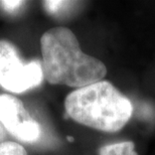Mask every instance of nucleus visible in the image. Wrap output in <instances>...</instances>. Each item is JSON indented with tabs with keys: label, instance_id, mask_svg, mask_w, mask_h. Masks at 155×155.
Here are the masks:
<instances>
[{
	"label": "nucleus",
	"instance_id": "7ed1b4c3",
	"mask_svg": "<svg viewBox=\"0 0 155 155\" xmlns=\"http://www.w3.org/2000/svg\"><path fill=\"white\" fill-rule=\"evenodd\" d=\"M43 79L41 63L24 64L12 43L0 40V86L6 91L20 94L40 85Z\"/></svg>",
	"mask_w": 155,
	"mask_h": 155
},
{
	"label": "nucleus",
	"instance_id": "0eeeda50",
	"mask_svg": "<svg viewBox=\"0 0 155 155\" xmlns=\"http://www.w3.org/2000/svg\"><path fill=\"white\" fill-rule=\"evenodd\" d=\"M45 6L46 9L51 12V13H54V12H58V9L61 7H63L66 4H68V2H64V1H45Z\"/></svg>",
	"mask_w": 155,
	"mask_h": 155
},
{
	"label": "nucleus",
	"instance_id": "20e7f679",
	"mask_svg": "<svg viewBox=\"0 0 155 155\" xmlns=\"http://www.w3.org/2000/svg\"><path fill=\"white\" fill-rule=\"evenodd\" d=\"M0 123L23 142L38 141L41 134L39 124L29 115L22 102L12 95H0Z\"/></svg>",
	"mask_w": 155,
	"mask_h": 155
},
{
	"label": "nucleus",
	"instance_id": "9d476101",
	"mask_svg": "<svg viewBox=\"0 0 155 155\" xmlns=\"http://www.w3.org/2000/svg\"><path fill=\"white\" fill-rule=\"evenodd\" d=\"M68 139L70 140V142H73L74 141V138L73 137H68Z\"/></svg>",
	"mask_w": 155,
	"mask_h": 155
},
{
	"label": "nucleus",
	"instance_id": "1a4fd4ad",
	"mask_svg": "<svg viewBox=\"0 0 155 155\" xmlns=\"http://www.w3.org/2000/svg\"><path fill=\"white\" fill-rule=\"evenodd\" d=\"M5 138V132H4V129H3V127L1 126V124H0V143H2V142H4Z\"/></svg>",
	"mask_w": 155,
	"mask_h": 155
},
{
	"label": "nucleus",
	"instance_id": "f257e3e1",
	"mask_svg": "<svg viewBox=\"0 0 155 155\" xmlns=\"http://www.w3.org/2000/svg\"><path fill=\"white\" fill-rule=\"evenodd\" d=\"M43 78L51 85L84 88L103 81L107 68L100 60L85 54L72 30L58 26L40 38Z\"/></svg>",
	"mask_w": 155,
	"mask_h": 155
},
{
	"label": "nucleus",
	"instance_id": "6e6552de",
	"mask_svg": "<svg viewBox=\"0 0 155 155\" xmlns=\"http://www.w3.org/2000/svg\"><path fill=\"white\" fill-rule=\"evenodd\" d=\"M23 4V1H1L0 5L7 11H15Z\"/></svg>",
	"mask_w": 155,
	"mask_h": 155
},
{
	"label": "nucleus",
	"instance_id": "39448f33",
	"mask_svg": "<svg viewBox=\"0 0 155 155\" xmlns=\"http://www.w3.org/2000/svg\"><path fill=\"white\" fill-rule=\"evenodd\" d=\"M99 155H138L132 141L108 144L99 149Z\"/></svg>",
	"mask_w": 155,
	"mask_h": 155
},
{
	"label": "nucleus",
	"instance_id": "423d86ee",
	"mask_svg": "<svg viewBox=\"0 0 155 155\" xmlns=\"http://www.w3.org/2000/svg\"><path fill=\"white\" fill-rule=\"evenodd\" d=\"M0 155H27V152L17 142L4 141L0 143Z\"/></svg>",
	"mask_w": 155,
	"mask_h": 155
},
{
	"label": "nucleus",
	"instance_id": "f03ea898",
	"mask_svg": "<svg viewBox=\"0 0 155 155\" xmlns=\"http://www.w3.org/2000/svg\"><path fill=\"white\" fill-rule=\"evenodd\" d=\"M64 109L77 123L106 133L123 129L133 114L131 101L105 80L70 93Z\"/></svg>",
	"mask_w": 155,
	"mask_h": 155
}]
</instances>
